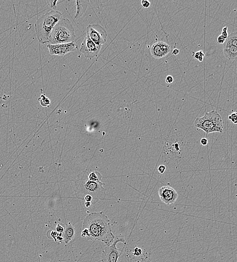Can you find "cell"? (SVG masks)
I'll return each mask as SVG.
<instances>
[{"label":"cell","instance_id":"6da1fadb","mask_svg":"<svg viewBox=\"0 0 237 262\" xmlns=\"http://www.w3.org/2000/svg\"><path fill=\"white\" fill-rule=\"evenodd\" d=\"M81 237L93 241H101L107 245L114 240L110 220L104 212L89 214L83 220Z\"/></svg>","mask_w":237,"mask_h":262},{"label":"cell","instance_id":"7a4b0ae2","mask_svg":"<svg viewBox=\"0 0 237 262\" xmlns=\"http://www.w3.org/2000/svg\"><path fill=\"white\" fill-rule=\"evenodd\" d=\"M59 11H51L42 16L35 24V33L41 44L49 43L50 37L56 24L62 19Z\"/></svg>","mask_w":237,"mask_h":262},{"label":"cell","instance_id":"3957f363","mask_svg":"<svg viewBox=\"0 0 237 262\" xmlns=\"http://www.w3.org/2000/svg\"><path fill=\"white\" fill-rule=\"evenodd\" d=\"M76 37L71 21L68 19L62 18L53 29L49 44L54 45L74 42Z\"/></svg>","mask_w":237,"mask_h":262},{"label":"cell","instance_id":"277c9868","mask_svg":"<svg viewBox=\"0 0 237 262\" xmlns=\"http://www.w3.org/2000/svg\"><path fill=\"white\" fill-rule=\"evenodd\" d=\"M194 124L196 128L206 134L222 133L223 129L222 117L215 111H211L205 114L202 117L197 118Z\"/></svg>","mask_w":237,"mask_h":262},{"label":"cell","instance_id":"5b68a950","mask_svg":"<svg viewBox=\"0 0 237 262\" xmlns=\"http://www.w3.org/2000/svg\"><path fill=\"white\" fill-rule=\"evenodd\" d=\"M125 243V240L123 237H116L113 243L109 244L103 249L102 254V262H117L122 255L123 249H118L116 247L118 243Z\"/></svg>","mask_w":237,"mask_h":262},{"label":"cell","instance_id":"8992f818","mask_svg":"<svg viewBox=\"0 0 237 262\" xmlns=\"http://www.w3.org/2000/svg\"><path fill=\"white\" fill-rule=\"evenodd\" d=\"M86 35L95 44L101 46L106 42L107 33L99 24H91L86 28Z\"/></svg>","mask_w":237,"mask_h":262},{"label":"cell","instance_id":"52a82bcc","mask_svg":"<svg viewBox=\"0 0 237 262\" xmlns=\"http://www.w3.org/2000/svg\"><path fill=\"white\" fill-rule=\"evenodd\" d=\"M101 46L95 44L88 36L85 37L82 42L79 51L85 58L92 59L96 58L100 52Z\"/></svg>","mask_w":237,"mask_h":262},{"label":"cell","instance_id":"ba28073f","mask_svg":"<svg viewBox=\"0 0 237 262\" xmlns=\"http://www.w3.org/2000/svg\"><path fill=\"white\" fill-rule=\"evenodd\" d=\"M47 47L50 55H57L59 56H64L69 53L76 51L78 49V45L75 42L54 45L48 44Z\"/></svg>","mask_w":237,"mask_h":262},{"label":"cell","instance_id":"9c48e42d","mask_svg":"<svg viewBox=\"0 0 237 262\" xmlns=\"http://www.w3.org/2000/svg\"><path fill=\"white\" fill-rule=\"evenodd\" d=\"M160 200L167 205L175 203L178 199V192L171 186H165L160 188L158 192Z\"/></svg>","mask_w":237,"mask_h":262},{"label":"cell","instance_id":"30bf717a","mask_svg":"<svg viewBox=\"0 0 237 262\" xmlns=\"http://www.w3.org/2000/svg\"><path fill=\"white\" fill-rule=\"evenodd\" d=\"M237 41L235 37L229 35L223 44V52L224 56L230 60L237 59Z\"/></svg>","mask_w":237,"mask_h":262},{"label":"cell","instance_id":"8fae6325","mask_svg":"<svg viewBox=\"0 0 237 262\" xmlns=\"http://www.w3.org/2000/svg\"><path fill=\"white\" fill-rule=\"evenodd\" d=\"M171 51L169 45L163 41H158L153 44L150 49L151 56L156 59H162L165 57Z\"/></svg>","mask_w":237,"mask_h":262},{"label":"cell","instance_id":"7c38bea8","mask_svg":"<svg viewBox=\"0 0 237 262\" xmlns=\"http://www.w3.org/2000/svg\"><path fill=\"white\" fill-rule=\"evenodd\" d=\"M75 234V228L71 223L65 224L64 230L62 233L63 241L65 244H68L74 238Z\"/></svg>","mask_w":237,"mask_h":262},{"label":"cell","instance_id":"4fadbf2b","mask_svg":"<svg viewBox=\"0 0 237 262\" xmlns=\"http://www.w3.org/2000/svg\"><path fill=\"white\" fill-rule=\"evenodd\" d=\"M105 185L102 182H95L92 181H88L86 183L84 187L86 191L91 193H96L98 192H101L102 190H104L102 185Z\"/></svg>","mask_w":237,"mask_h":262},{"label":"cell","instance_id":"5bb4252c","mask_svg":"<svg viewBox=\"0 0 237 262\" xmlns=\"http://www.w3.org/2000/svg\"><path fill=\"white\" fill-rule=\"evenodd\" d=\"M89 1H76L77 11L75 15L74 19L79 18L86 11Z\"/></svg>","mask_w":237,"mask_h":262},{"label":"cell","instance_id":"9a60e30c","mask_svg":"<svg viewBox=\"0 0 237 262\" xmlns=\"http://www.w3.org/2000/svg\"><path fill=\"white\" fill-rule=\"evenodd\" d=\"M89 181L95 182H102V178L101 174L97 171H93L89 174Z\"/></svg>","mask_w":237,"mask_h":262},{"label":"cell","instance_id":"2e32d148","mask_svg":"<svg viewBox=\"0 0 237 262\" xmlns=\"http://www.w3.org/2000/svg\"><path fill=\"white\" fill-rule=\"evenodd\" d=\"M38 100L40 101V104L42 107H47L49 104H50V103H51L50 100L46 97V96L44 94L41 95L40 98H38Z\"/></svg>","mask_w":237,"mask_h":262},{"label":"cell","instance_id":"e0dca14e","mask_svg":"<svg viewBox=\"0 0 237 262\" xmlns=\"http://www.w3.org/2000/svg\"><path fill=\"white\" fill-rule=\"evenodd\" d=\"M192 56H193V58L195 60L198 61L199 62H202L203 61L205 54L203 53V51H199L198 52H196V53L193 52L192 53Z\"/></svg>","mask_w":237,"mask_h":262},{"label":"cell","instance_id":"ac0fdd59","mask_svg":"<svg viewBox=\"0 0 237 262\" xmlns=\"http://www.w3.org/2000/svg\"><path fill=\"white\" fill-rule=\"evenodd\" d=\"M51 234V236L53 238H54L56 242L58 241H59L60 243H61L62 241H63L62 233H58L57 231H52Z\"/></svg>","mask_w":237,"mask_h":262},{"label":"cell","instance_id":"d6986e66","mask_svg":"<svg viewBox=\"0 0 237 262\" xmlns=\"http://www.w3.org/2000/svg\"><path fill=\"white\" fill-rule=\"evenodd\" d=\"M229 121L231 123L236 125L237 123V112H233L231 115H229L227 118Z\"/></svg>","mask_w":237,"mask_h":262},{"label":"cell","instance_id":"ffe728a7","mask_svg":"<svg viewBox=\"0 0 237 262\" xmlns=\"http://www.w3.org/2000/svg\"><path fill=\"white\" fill-rule=\"evenodd\" d=\"M46 2H47V3H48V5L50 6V7L51 8L54 9L56 8L57 3H58V2H61L60 1H59L58 0V1L49 0V1H46Z\"/></svg>","mask_w":237,"mask_h":262},{"label":"cell","instance_id":"44dd1931","mask_svg":"<svg viewBox=\"0 0 237 262\" xmlns=\"http://www.w3.org/2000/svg\"><path fill=\"white\" fill-rule=\"evenodd\" d=\"M142 254V249L141 248H139L138 247H135L134 251H133V255L135 256H139L140 255H141Z\"/></svg>","mask_w":237,"mask_h":262},{"label":"cell","instance_id":"7402d4cb","mask_svg":"<svg viewBox=\"0 0 237 262\" xmlns=\"http://www.w3.org/2000/svg\"><path fill=\"white\" fill-rule=\"evenodd\" d=\"M151 3L148 0H143L141 1V5L143 8L145 9H148L150 6Z\"/></svg>","mask_w":237,"mask_h":262},{"label":"cell","instance_id":"603a6c76","mask_svg":"<svg viewBox=\"0 0 237 262\" xmlns=\"http://www.w3.org/2000/svg\"><path fill=\"white\" fill-rule=\"evenodd\" d=\"M222 37H223L224 39H226L228 37V34H227V27H224L223 29L222 30Z\"/></svg>","mask_w":237,"mask_h":262},{"label":"cell","instance_id":"cb8c5ba5","mask_svg":"<svg viewBox=\"0 0 237 262\" xmlns=\"http://www.w3.org/2000/svg\"><path fill=\"white\" fill-rule=\"evenodd\" d=\"M225 41H226V39H224L221 35H219L216 39V42L219 45H223L225 42Z\"/></svg>","mask_w":237,"mask_h":262},{"label":"cell","instance_id":"d4e9b609","mask_svg":"<svg viewBox=\"0 0 237 262\" xmlns=\"http://www.w3.org/2000/svg\"><path fill=\"white\" fill-rule=\"evenodd\" d=\"M165 82L168 84H171L174 82V78L171 75L167 76L165 78Z\"/></svg>","mask_w":237,"mask_h":262},{"label":"cell","instance_id":"484cf974","mask_svg":"<svg viewBox=\"0 0 237 262\" xmlns=\"http://www.w3.org/2000/svg\"><path fill=\"white\" fill-rule=\"evenodd\" d=\"M166 171V167L164 165H161L158 167V171L159 174H163Z\"/></svg>","mask_w":237,"mask_h":262},{"label":"cell","instance_id":"4316f807","mask_svg":"<svg viewBox=\"0 0 237 262\" xmlns=\"http://www.w3.org/2000/svg\"><path fill=\"white\" fill-rule=\"evenodd\" d=\"M56 230L57 232L62 233H63L64 230V227H63L61 224H57L56 228Z\"/></svg>","mask_w":237,"mask_h":262},{"label":"cell","instance_id":"83f0119b","mask_svg":"<svg viewBox=\"0 0 237 262\" xmlns=\"http://www.w3.org/2000/svg\"><path fill=\"white\" fill-rule=\"evenodd\" d=\"M208 140L206 138H203L200 141V144L203 146H206L208 144Z\"/></svg>","mask_w":237,"mask_h":262},{"label":"cell","instance_id":"f1b7e54d","mask_svg":"<svg viewBox=\"0 0 237 262\" xmlns=\"http://www.w3.org/2000/svg\"><path fill=\"white\" fill-rule=\"evenodd\" d=\"M85 200L86 201V202H92V200H93V198H92V197L90 195H87L85 196Z\"/></svg>","mask_w":237,"mask_h":262},{"label":"cell","instance_id":"f546056e","mask_svg":"<svg viewBox=\"0 0 237 262\" xmlns=\"http://www.w3.org/2000/svg\"><path fill=\"white\" fill-rule=\"evenodd\" d=\"M179 53V49H174L173 51H172V54L175 55V56H176V55H178Z\"/></svg>","mask_w":237,"mask_h":262},{"label":"cell","instance_id":"4dcf8cb0","mask_svg":"<svg viewBox=\"0 0 237 262\" xmlns=\"http://www.w3.org/2000/svg\"><path fill=\"white\" fill-rule=\"evenodd\" d=\"M90 205H91V203L90 202H86V203H85V206H86V208L90 207Z\"/></svg>","mask_w":237,"mask_h":262}]
</instances>
